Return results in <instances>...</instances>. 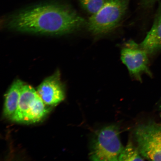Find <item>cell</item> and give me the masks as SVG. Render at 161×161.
<instances>
[{"label": "cell", "instance_id": "5", "mask_svg": "<svg viewBox=\"0 0 161 161\" xmlns=\"http://www.w3.org/2000/svg\"><path fill=\"white\" fill-rule=\"evenodd\" d=\"M134 136L144 158L161 161V125L153 122L140 124L135 130Z\"/></svg>", "mask_w": 161, "mask_h": 161}, {"label": "cell", "instance_id": "4", "mask_svg": "<svg viewBox=\"0 0 161 161\" xmlns=\"http://www.w3.org/2000/svg\"><path fill=\"white\" fill-rule=\"evenodd\" d=\"M37 91L31 86L24 85L17 110L11 119L14 121L31 123L39 122L49 112Z\"/></svg>", "mask_w": 161, "mask_h": 161}, {"label": "cell", "instance_id": "3", "mask_svg": "<svg viewBox=\"0 0 161 161\" xmlns=\"http://www.w3.org/2000/svg\"><path fill=\"white\" fill-rule=\"evenodd\" d=\"M130 0H106L99 11L92 15L86 22L88 31L92 35H106L115 29L128 9Z\"/></svg>", "mask_w": 161, "mask_h": 161}, {"label": "cell", "instance_id": "6", "mask_svg": "<svg viewBox=\"0 0 161 161\" xmlns=\"http://www.w3.org/2000/svg\"><path fill=\"white\" fill-rule=\"evenodd\" d=\"M148 54L140 44L133 40L126 42L121 50L120 58L130 75L134 79L142 81V75L152 76L149 67Z\"/></svg>", "mask_w": 161, "mask_h": 161}, {"label": "cell", "instance_id": "10", "mask_svg": "<svg viewBox=\"0 0 161 161\" xmlns=\"http://www.w3.org/2000/svg\"><path fill=\"white\" fill-rule=\"evenodd\" d=\"M143 158L138 147L134 145L131 140H129L120 154L119 161L144 160Z\"/></svg>", "mask_w": 161, "mask_h": 161}, {"label": "cell", "instance_id": "1", "mask_svg": "<svg viewBox=\"0 0 161 161\" xmlns=\"http://www.w3.org/2000/svg\"><path fill=\"white\" fill-rule=\"evenodd\" d=\"M83 18L69 7L46 4L22 10L10 18L8 27L15 31L40 35L72 33L85 25Z\"/></svg>", "mask_w": 161, "mask_h": 161}, {"label": "cell", "instance_id": "2", "mask_svg": "<svg viewBox=\"0 0 161 161\" xmlns=\"http://www.w3.org/2000/svg\"><path fill=\"white\" fill-rule=\"evenodd\" d=\"M124 148L119 126L110 125L94 133L90 142L89 158L94 161H119Z\"/></svg>", "mask_w": 161, "mask_h": 161}, {"label": "cell", "instance_id": "12", "mask_svg": "<svg viewBox=\"0 0 161 161\" xmlns=\"http://www.w3.org/2000/svg\"><path fill=\"white\" fill-rule=\"evenodd\" d=\"M160 0H140L141 7L144 9H149Z\"/></svg>", "mask_w": 161, "mask_h": 161}, {"label": "cell", "instance_id": "11", "mask_svg": "<svg viewBox=\"0 0 161 161\" xmlns=\"http://www.w3.org/2000/svg\"><path fill=\"white\" fill-rule=\"evenodd\" d=\"M106 0H80L83 8L92 15L99 11Z\"/></svg>", "mask_w": 161, "mask_h": 161}, {"label": "cell", "instance_id": "8", "mask_svg": "<svg viewBox=\"0 0 161 161\" xmlns=\"http://www.w3.org/2000/svg\"><path fill=\"white\" fill-rule=\"evenodd\" d=\"M158 3L152 27L140 44L149 55L155 54L161 50V1H159Z\"/></svg>", "mask_w": 161, "mask_h": 161}, {"label": "cell", "instance_id": "9", "mask_svg": "<svg viewBox=\"0 0 161 161\" xmlns=\"http://www.w3.org/2000/svg\"><path fill=\"white\" fill-rule=\"evenodd\" d=\"M25 84L20 80H15L6 94L4 106L3 114L11 119L17 110L22 90Z\"/></svg>", "mask_w": 161, "mask_h": 161}, {"label": "cell", "instance_id": "7", "mask_svg": "<svg viewBox=\"0 0 161 161\" xmlns=\"http://www.w3.org/2000/svg\"><path fill=\"white\" fill-rule=\"evenodd\" d=\"M37 92L46 105H55L64 100L65 89L59 70L46 78L38 86Z\"/></svg>", "mask_w": 161, "mask_h": 161}]
</instances>
